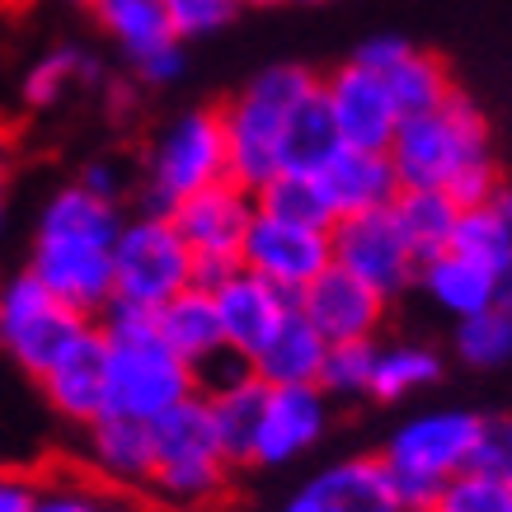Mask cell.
Returning a JSON list of instances; mask_svg holds the SVG:
<instances>
[{
    "mask_svg": "<svg viewBox=\"0 0 512 512\" xmlns=\"http://www.w3.org/2000/svg\"><path fill=\"white\" fill-rule=\"evenodd\" d=\"M386 156L395 165L400 188H442L461 207L494 202L503 188L489 123L480 104L461 90H451L437 109L400 118Z\"/></svg>",
    "mask_w": 512,
    "mask_h": 512,
    "instance_id": "1",
    "label": "cell"
},
{
    "mask_svg": "<svg viewBox=\"0 0 512 512\" xmlns=\"http://www.w3.org/2000/svg\"><path fill=\"white\" fill-rule=\"evenodd\" d=\"M123 207L66 184L47 198L33 235L29 273L80 315H99L113 301V245L123 231Z\"/></svg>",
    "mask_w": 512,
    "mask_h": 512,
    "instance_id": "2",
    "label": "cell"
},
{
    "mask_svg": "<svg viewBox=\"0 0 512 512\" xmlns=\"http://www.w3.org/2000/svg\"><path fill=\"white\" fill-rule=\"evenodd\" d=\"M94 329L104 339V367H109V414L156 423L160 414L198 395V372L160 339L156 311L109 301L94 315Z\"/></svg>",
    "mask_w": 512,
    "mask_h": 512,
    "instance_id": "3",
    "label": "cell"
},
{
    "mask_svg": "<svg viewBox=\"0 0 512 512\" xmlns=\"http://www.w3.org/2000/svg\"><path fill=\"white\" fill-rule=\"evenodd\" d=\"M320 94V76L301 62L264 66L259 76H249L235 99L221 109V132H226V170L240 188H259L282 174V141L292 113Z\"/></svg>",
    "mask_w": 512,
    "mask_h": 512,
    "instance_id": "4",
    "label": "cell"
},
{
    "mask_svg": "<svg viewBox=\"0 0 512 512\" xmlns=\"http://www.w3.org/2000/svg\"><path fill=\"white\" fill-rule=\"evenodd\" d=\"M484 414L466 404H433L404 414L390 428L386 447L376 451L400 503H433L461 470L475 466Z\"/></svg>",
    "mask_w": 512,
    "mask_h": 512,
    "instance_id": "5",
    "label": "cell"
},
{
    "mask_svg": "<svg viewBox=\"0 0 512 512\" xmlns=\"http://www.w3.org/2000/svg\"><path fill=\"white\" fill-rule=\"evenodd\" d=\"M151 451H156V466H151V489L146 494L156 503H193V508H217L226 489H231V456L221 447L212 414L202 395L184 400L179 409L160 414L151 423Z\"/></svg>",
    "mask_w": 512,
    "mask_h": 512,
    "instance_id": "6",
    "label": "cell"
},
{
    "mask_svg": "<svg viewBox=\"0 0 512 512\" xmlns=\"http://www.w3.org/2000/svg\"><path fill=\"white\" fill-rule=\"evenodd\" d=\"M221 179H231L221 109H188L151 137V151L141 160V212L170 217L184 198Z\"/></svg>",
    "mask_w": 512,
    "mask_h": 512,
    "instance_id": "7",
    "label": "cell"
},
{
    "mask_svg": "<svg viewBox=\"0 0 512 512\" xmlns=\"http://www.w3.org/2000/svg\"><path fill=\"white\" fill-rule=\"evenodd\" d=\"M193 268V249L174 231V221L160 212H137L123 221L113 245V301L160 311L193 287Z\"/></svg>",
    "mask_w": 512,
    "mask_h": 512,
    "instance_id": "8",
    "label": "cell"
},
{
    "mask_svg": "<svg viewBox=\"0 0 512 512\" xmlns=\"http://www.w3.org/2000/svg\"><path fill=\"white\" fill-rule=\"evenodd\" d=\"M90 329V315L57 301L29 268L19 278L0 282V348L15 357L33 381H43Z\"/></svg>",
    "mask_w": 512,
    "mask_h": 512,
    "instance_id": "9",
    "label": "cell"
},
{
    "mask_svg": "<svg viewBox=\"0 0 512 512\" xmlns=\"http://www.w3.org/2000/svg\"><path fill=\"white\" fill-rule=\"evenodd\" d=\"M174 231L193 249V287H217L231 268H240V245L254 221V193L235 179H221L212 188H198L170 212Z\"/></svg>",
    "mask_w": 512,
    "mask_h": 512,
    "instance_id": "10",
    "label": "cell"
},
{
    "mask_svg": "<svg viewBox=\"0 0 512 512\" xmlns=\"http://www.w3.org/2000/svg\"><path fill=\"white\" fill-rule=\"evenodd\" d=\"M329 249H334V268H343L357 282L376 287L386 301H395L404 287L419 282V254L404 240L400 221H395L390 207L339 217L329 226Z\"/></svg>",
    "mask_w": 512,
    "mask_h": 512,
    "instance_id": "11",
    "label": "cell"
},
{
    "mask_svg": "<svg viewBox=\"0 0 512 512\" xmlns=\"http://www.w3.org/2000/svg\"><path fill=\"white\" fill-rule=\"evenodd\" d=\"M329 264H334L329 231L296 226V221L268 217L254 207V221H249L245 245H240V268H249L254 278H264L268 287H278L282 296L296 301Z\"/></svg>",
    "mask_w": 512,
    "mask_h": 512,
    "instance_id": "12",
    "label": "cell"
},
{
    "mask_svg": "<svg viewBox=\"0 0 512 512\" xmlns=\"http://www.w3.org/2000/svg\"><path fill=\"white\" fill-rule=\"evenodd\" d=\"M320 104H325L339 146L348 151H390L395 127L404 118L400 104L390 99L386 80L357 62H343L339 71L320 76Z\"/></svg>",
    "mask_w": 512,
    "mask_h": 512,
    "instance_id": "13",
    "label": "cell"
},
{
    "mask_svg": "<svg viewBox=\"0 0 512 512\" xmlns=\"http://www.w3.org/2000/svg\"><path fill=\"white\" fill-rule=\"evenodd\" d=\"M329 423H334V400L320 386H268L249 466L278 470L311 456L325 442Z\"/></svg>",
    "mask_w": 512,
    "mask_h": 512,
    "instance_id": "14",
    "label": "cell"
},
{
    "mask_svg": "<svg viewBox=\"0 0 512 512\" xmlns=\"http://www.w3.org/2000/svg\"><path fill=\"white\" fill-rule=\"evenodd\" d=\"M296 311L311 320V329L325 343H357V339H376L381 334L390 301L376 287L357 282L353 273L329 264L306 292L296 296Z\"/></svg>",
    "mask_w": 512,
    "mask_h": 512,
    "instance_id": "15",
    "label": "cell"
},
{
    "mask_svg": "<svg viewBox=\"0 0 512 512\" xmlns=\"http://www.w3.org/2000/svg\"><path fill=\"white\" fill-rule=\"evenodd\" d=\"M212 292V306H217V320H221V339H226V353L235 357H254L264 348L278 325L292 315V296H282L278 287H268L264 278H254L249 268H231Z\"/></svg>",
    "mask_w": 512,
    "mask_h": 512,
    "instance_id": "16",
    "label": "cell"
},
{
    "mask_svg": "<svg viewBox=\"0 0 512 512\" xmlns=\"http://www.w3.org/2000/svg\"><path fill=\"white\" fill-rule=\"evenodd\" d=\"M353 62L386 80L390 99L400 104L404 118H409V113H423V109H437V104L456 90L447 76V66L437 62L433 52H423V47H414L409 38H400V33H376V38H367V43L353 52Z\"/></svg>",
    "mask_w": 512,
    "mask_h": 512,
    "instance_id": "17",
    "label": "cell"
},
{
    "mask_svg": "<svg viewBox=\"0 0 512 512\" xmlns=\"http://www.w3.org/2000/svg\"><path fill=\"white\" fill-rule=\"evenodd\" d=\"M151 423L104 414L85 428V475L104 494H146L151 489Z\"/></svg>",
    "mask_w": 512,
    "mask_h": 512,
    "instance_id": "18",
    "label": "cell"
},
{
    "mask_svg": "<svg viewBox=\"0 0 512 512\" xmlns=\"http://www.w3.org/2000/svg\"><path fill=\"white\" fill-rule=\"evenodd\" d=\"M38 386H43L47 404L62 419L80 423V428L104 419L109 414V367H104V339H99V329H90Z\"/></svg>",
    "mask_w": 512,
    "mask_h": 512,
    "instance_id": "19",
    "label": "cell"
},
{
    "mask_svg": "<svg viewBox=\"0 0 512 512\" xmlns=\"http://www.w3.org/2000/svg\"><path fill=\"white\" fill-rule=\"evenodd\" d=\"M301 489L315 498L320 512H400L404 508L386 466H381V456H343V461H329Z\"/></svg>",
    "mask_w": 512,
    "mask_h": 512,
    "instance_id": "20",
    "label": "cell"
},
{
    "mask_svg": "<svg viewBox=\"0 0 512 512\" xmlns=\"http://www.w3.org/2000/svg\"><path fill=\"white\" fill-rule=\"evenodd\" d=\"M315 179L325 184L334 217L381 212L400 193V179H395V165H390L386 151H348V146H339Z\"/></svg>",
    "mask_w": 512,
    "mask_h": 512,
    "instance_id": "21",
    "label": "cell"
},
{
    "mask_svg": "<svg viewBox=\"0 0 512 512\" xmlns=\"http://www.w3.org/2000/svg\"><path fill=\"white\" fill-rule=\"evenodd\" d=\"M414 287H423V296L451 320H470V315L498 306V273L466 259V254H456V249H442L433 259H423Z\"/></svg>",
    "mask_w": 512,
    "mask_h": 512,
    "instance_id": "22",
    "label": "cell"
},
{
    "mask_svg": "<svg viewBox=\"0 0 512 512\" xmlns=\"http://www.w3.org/2000/svg\"><path fill=\"white\" fill-rule=\"evenodd\" d=\"M202 404H207V414H212V428H217L221 447L231 456V466H249V451H254V433H259V414H264V395L268 386L259 376L249 372H235L217 386H202L198 390Z\"/></svg>",
    "mask_w": 512,
    "mask_h": 512,
    "instance_id": "23",
    "label": "cell"
},
{
    "mask_svg": "<svg viewBox=\"0 0 512 512\" xmlns=\"http://www.w3.org/2000/svg\"><path fill=\"white\" fill-rule=\"evenodd\" d=\"M329 343L311 329V320L296 311L278 325V334L249 357V372L264 386H320V367H325Z\"/></svg>",
    "mask_w": 512,
    "mask_h": 512,
    "instance_id": "24",
    "label": "cell"
},
{
    "mask_svg": "<svg viewBox=\"0 0 512 512\" xmlns=\"http://www.w3.org/2000/svg\"><path fill=\"white\" fill-rule=\"evenodd\" d=\"M156 329H160V339L170 343V353L184 357L193 372H202L212 357L226 353L217 306H212V292H207V287H188V292H179L174 301H165L156 311Z\"/></svg>",
    "mask_w": 512,
    "mask_h": 512,
    "instance_id": "25",
    "label": "cell"
},
{
    "mask_svg": "<svg viewBox=\"0 0 512 512\" xmlns=\"http://www.w3.org/2000/svg\"><path fill=\"white\" fill-rule=\"evenodd\" d=\"M94 15H99V29L132 62V71L179 43L170 29V15H165V0H99Z\"/></svg>",
    "mask_w": 512,
    "mask_h": 512,
    "instance_id": "26",
    "label": "cell"
},
{
    "mask_svg": "<svg viewBox=\"0 0 512 512\" xmlns=\"http://www.w3.org/2000/svg\"><path fill=\"white\" fill-rule=\"evenodd\" d=\"M442 381V353L419 339H395L376 343V367H372V395L376 404H404L433 390Z\"/></svg>",
    "mask_w": 512,
    "mask_h": 512,
    "instance_id": "27",
    "label": "cell"
},
{
    "mask_svg": "<svg viewBox=\"0 0 512 512\" xmlns=\"http://www.w3.org/2000/svg\"><path fill=\"white\" fill-rule=\"evenodd\" d=\"M390 212H395L404 240L414 245V254L423 264V259L451 249V235H456V221H461V202L451 193H442V188H400L395 202H390Z\"/></svg>",
    "mask_w": 512,
    "mask_h": 512,
    "instance_id": "28",
    "label": "cell"
},
{
    "mask_svg": "<svg viewBox=\"0 0 512 512\" xmlns=\"http://www.w3.org/2000/svg\"><path fill=\"white\" fill-rule=\"evenodd\" d=\"M254 207L268 212V217L296 221V226H315V231H329V226L339 221L325 184H320L315 174H296V170L273 174V179L254 193Z\"/></svg>",
    "mask_w": 512,
    "mask_h": 512,
    "instance_id": "29",
    "label": "cell"
},
{
    "mask_svg": "<svg viewBox=\"0 0 512 512\" xmlns=\"http://www.w3.org/2000/svg\"><path fill=\"white\" fill-rule=\"evenodd\" d=\"M99 76V62H94L85 47H47L43 57L24 71V104L29 109H52V104H62L66 90H76V85H90Z\"/></svg>",
    "mask_w": 512,
    "mask_h": 512,
    "instance_id": "30",
    "label": "cell"
},
{
    "mask_svg": "<svg viewBox=\"0 0 512 512\" xmlns=\"http://www.w3.org/2000/svg\"><path fill=\"white\" fill-rule=\"evenodd\" d=\"M451 348H456V357H461L466 367H475V372L508 367L512 362V311L489 306V311L470 315V320H456Z\"/></svg>",
    "mask_w": 512,
    "mask_h": 512,
    "instance_id": "31",
    "label": "cell"
},
{
    "mask_svg": "<svg viewBox=\"0 0 512 512\" xmlns=\"http://www.w3.org/2000/svg\"><path fill=\"white\" fill-rule=\"evenodd\" d=\"M451 249L498 273V268L512 259V221L503 217V207H498V202L461 207V221H456V235H451Z\"/></svg>",
    "mask_w": 512,
    "mask_h": 512,
    "instance_id": "32",
    "label": "cell"
},
{
    "mask_svg": "<svg viewBox=\"0 0 512 512\" xmlns=\"http://www.w3.org/2000/svg\"><path fill=\"white\" fill-rule=\"evenodd\" d=\"M339 151V137L329 127V113L320 104V94L306 99L301 109L292 113L287 123V141H282V170H296V174H320L325 160Z\"/></svg>",
    "mask_w": 512,
    "mask_h": 512,
    "instance_id": "33",
    "label": "cell"
},
{
    "mask_svg": "<svg viewBox=\"0 0 512 512\" xmlns=\"http://www.w3.org/2000/svg\"><path fill=\"white\" fill-rule=\"evenodd\" d=\"M372 367H376V339L329 343L325 367H320V390L329 400H367L372 395Z\"/></svg>",
    "mask_w": 512,
    "mask_h": 512,
    "instance_id": "34",
    "label": "cell"
},
{
    "mask_svg": "<svg viewBox=\"0 0 512 512\" xmlns=\"http://www.w3.org/2000/svg\"><path fill=\"white\" fill-rule=\"evenodd\" d=\"M104 489L85 475V470H57L33 484L29 512H99Z\"/></svg>",
    "mask_w": 512,
    "mask_h": 512,
    "instance_id": "35",
    "label": "cell"
},
{
    "mask_svg": "<svg viewBox=\"0 0 512 512\" xmlns=\"http://www.w3.org/2000/svg\"><path fill=\"white\" fill-rule=\"evenodd\" d=\"M437 512H512V489L484 470H461L456 480L433 498Z\"/></svg>",
    "mask_w": 512,
    "mask_h": 512,
    "instance_id": "36",
    "label": "cell"
},
{
    "mask_svg": "<svg viewBox=\"0 0 512 512\" xmlns=\"http://www.w3.org/2000/svg\"><path fill=\"white\" fill-rule=\"evenodd\" d=\"M240 0H165V15H170V29L179 43L188 38H212L235 19Z\"/></svg>",
    "mask_w": 512,
    "mask_h": 512,
    "instance_id": "37",
    "label": "cell"
},
{
    "mask_svg": "<svg viewBox=\"0 0 512 512\" xmlns=\"http://www.w3.org/2000/svg\"><path fill=\"white\" fill-rule=\"evenodd\" d=\"M470 470H484V475H494L512 489V409L508 414H484L480 451H475Z\"/></svg>",
    "mask_w": 512,
    "mask_h": 512,
    "instance_id": "38",
    "label": "cell"
},
{
    "mask_svg": "<svg viewBox=\"0 0 512 512\" xmlns=\"http://www.w3.org/2000/svg\"><path fill=\"white\" fill-rule=\"evenodd\" d=\"M85 193H94V198H104V202H118L127 193V170L118 165V160H90L85 170H80V179H76Z\"/></svg>",
    "mask_w": 512,
    "mask_h": 512,
    "instance_id": "39",
    "label": "cell"
},
{
    "mask_svg": "<svg viewBox=\"0 0 512 512\" xmlns=\"http://www.w3.org/2000/svg\"><path fill=\"white\" fill-rule=\"evenodd\" d=\"M33 484H38V475H24V470H0V512H29Z\"/></svg>",
    "mask_w": 512,
    "mask_h": 512,
    "instance_id": "40",
    "label": "cell"
},
{
    "mask_svg": "<svg viewBox=\"0 0 512 512\" xmlns=\"http://www.w3.org/2000/svg\"><path fill=\"white\" fill-rule=\"evenodd\" d=\"M99 512H151V503L141 494H104Z\"/></svg>",
    "mask_w": 512,
    "mask_h": 512,
    "instance_id": "41",
    "label": "cell"
},
{
    "mask_svg": "<svg viewBox=\"0 0 512 512\" xmlns=\"http://www.w3.org/2000/svg\"><path fill=\"white\" fill-rule=\"evenodd\" d=\"M278 512H320V508H315V498L306 494V489H296V494L282 498V508H278Z\"/></svg>",
    "mask_w": 512,
    "mask_h": 512,
    "instance_id": "42",
    "label": "cell"
},
{
    "mask_svg": "<svg viewBox=\"0 0 512 512\" xmlns=\"http://www.w3.org/2000/svg\"><path fill=\"white\" fill-rule=\"evenodd\" d=\"M498 306H503V311H512V259L498 268Z\"/></svg>",
    "mask_w": 512,
    "mask_h": 512,
    "instance_id": "43",
    "label": "cell"
},
{
    "mask_svg": "<svg viewBox=\"0 0 512 512\" xmlns=\"http://www.w3.org/2000/svg\"><path fill=\"white\" fill-rule=\"evenodd\" d=\"M151 512H221V508H193V503H151Z\"/></svg>",
    "mask_w": 512,
    "mask_h": 512,
    "instance_id": "44",
    "label": "cell"
},
{
    "mask_svg": "<svg viewBox=\"0 0 512 512\" xmlns=\"http://www.w3.org/2000/svg\"><path fill=\"white\" fill-rule=\"evenodd\" d=\"M494 202H498V207H503V217L512 221V188H508V184L498 188V198H494Z\"/></svg>",
    "mask_w": 512,
    "mask_h": 512,
    "instance_id": "45",
    "label": "cell"
},
{
    "mask_svg": "<svg viewBox=\"0 0 512 512\" xmlns=\"http://www.w3.org/2000/svg\"><path fill=\"white\" fill-rule=\"evenodd\" d=\"M400 512H437V508H433V503H404Z\"/></svg>",
    "mask_w": 512,
    "mask_h": 512,
    "instance_id": "46",
    "label": "cell"
},
{
    "mask_svg": "<svg viewBox=\"0 0 512 512\" xmlns=\"http://www.w3.org/2000/svg\"><path fill=\"white\" fill-rule=\"evenodd\" d=\"M0 221H5V179H0Z\"/></svg>",
    "mask_w": 512,
    "mask_h": 512,
    "instance_id": "47",
    "label": "cell"
},
{
    "mask_svg": "<svg viewBox=\"0 0 512 512\" xmlns=\"http://www.w3.org/2000/svg\"><path fill=\"white\" fill-rule=\"evenodd\" d=\"M240 5H282V0H240Z\"/></svg>",
    "mask_w": 512,
    "mask_h": 512,
    "instance_id": "48",
    "label": "cell"
},
{
    "mask_svg": "<svg viewBox=\"0 0 512 512\" xmlns=\"http://www.w3.org/2000/svg\"><path fill=\"white\" fill-rule=\"evenodd\" d=\"M76 5H90V10H94V5H99V0H76Z\"/></svg>",
    "mask_w": 512,
    "mask_h": 512,
    "instance_id": "49",
    "label": "cell"
},
{
    "mask_svg": "<svg viewBox=\"0 0 512 512\" xmlns=\"http://www.w3.org/2000/svg\"><path fill=\"white\" fill-rule=\"evenodd\" d=\"M301 5H325V0H301Z\"/></svg>",
    "mask_w": 512,
    "mask_h": 512,
    "instance_id": "50",
    "label": "cell"
}]
</instances>
